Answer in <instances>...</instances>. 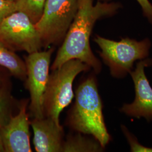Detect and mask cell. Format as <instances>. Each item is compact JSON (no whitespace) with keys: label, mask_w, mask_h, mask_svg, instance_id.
Instances as JSON below:
<instances>
[{"label":"cell","mask_w":152,"mask_h":152,"mask_svg":"<svg viewBox=\"0 0 152 152\" xmlns=\"http://www.w3.org/2000/svg\"><path fill=\"white\" fill-rule=\"evenodd\" d=\"M77 132L69 135L64 140L62 152H100L105 148L95 138Z\"/></svg>","instance_id":"12"},{"label":"cell","mask_w":152,"mask_h":152,"mask_svg":"<svg viewBox=\"0 0 152 152\" xmlns=\"http://www.w3.org/2000/svg\"><path fill=\"white\" fill-rule=\"evenodd\" d=\"M0 42L13 51H25L28 54L42 49L35 24L20 11L12 13L1 23Z\"/></svg>","instance_id":"6"},{"label":"cell","mask_w":152,"mask_h":152,"mask_svg":"<svg viewBox=\"0 0 152 152\" xmlns=\"http://www.w3.org/2000/svg\"><path fill=\"white\" fill-rule=\"evenodd\" d=\"M54 48L29 54L25 58L27 77L25 87L30 95L29 110L33 118L44 117L43 98L49 79L51 56Z\"/></svg>","instance_id":"7"},{"label":"cell","mask_w":152,"mask_h":152,"mask_svg":"<svg viewBox=\"0 0 152 152\" xmlns=\"http://www.w3.org/2000/svg\"><path fill=\"white\" fill-rule=\"evenodd\" d=\"M20 100L12 95V88H0V128L5 126L19 109Z\"/></svg>","instance_id":"13"},{"label":"cell","mask_w":152,"mask_h":152,"mask_svg":"<svg viewBox=\"0 0 152 152\" xmlns=\"http://www.w3.org/2000/svg\"><path fill=\"white\" fill-rule=\"evenodd\" d=\"M98 1H102V2H109V1H110L112 0H98Z\"/></svg>","instance_id":"20"},{"label":"cell","mask_w":152,"mask_h":152,"mask_svg":"<svg viewBox=\"0 0 152 152\" xmlns=\"http://www.w3.org/2000/svg\"><path fill=\"white\" fill-rule=\"evenodd\" d=\"M66 123L76 132L92 136L104 148L110 141L111 136L105 124L103 103L94 75L88 76L77 88L75 102Z\"/></svg>","instance_id":"2"},{"label":"cell","mask_w":152,"mask_h":152,"mask_svg":"<svg viewBox=\"0 0 152 152\" xmlns=\"http://www.w3.org/2000/svg\"><path fill=\"white\" fill-rule=\"evenodd\" d=\"M121 130L129 144L131 152H152V148L144 147L141 145L137 141L135 136L131 133L128 129L124 125H121Z\"/></svg>","instance_id":"15"},{"label":"cell","mask_w":152,"mask_h":152,"mask_svg":"<svg viewBox=\"0 0 152 152\" xmlns=\"http://www.w3.org/2000/svg\"><path fill=\"white\" fill-rule=\"evenodd\" d=\"M140 5L144 15L152 25V4L149 0H136Z\"/></svg>","instance_id":"17"},{"label":"cell","mask_w":152,"mask_h":152,"mask_svg":"<svg viewBox=\"0 0 152 152\" xmlns=\"http://www.w3.org/2000/svg\"><path fill=\"white\" fill-rule=\"evenodd\" d=\"M90 69L81 60L72 59L52 71L49 75L43 98L45 117L60 124V113L71 103L75 96L73 84L76 77Z\"/></svg>","instance_id":"3"},{"label":"cell","mask_w":152,"mask_h":152,"mask_svg":"<svg viewBox=\"0 0 152 152\" xmlns=\"http://www.w3.org/2000/svg\"><path fill=\"white\" fill-rule=\"evenodd\" d=\"M15 11V2L8 0H0V24L5 18Z\"/></svg>","instance_id":"16"},{"label":"cell","mask_w":152,"mask_h":152,"mask_svg":"<svg viewBox=\"0 0 152 152\" xmlns=\"http://www.w3.org/2000/svg\"><path fill=\"white\" fill-rule=\"evenodd\" d=\"M46 2V0H17L16 11L26 14L36 24L42 17Z\"/></svg>","instance_id":"14"},{"label":"cell","mask_w":152,"mask_h":152,"mask_svg":"<svg viewBox=\"0 0 152 152\" xmlns=\"http://www.w3.org/2000/svg\"><path fill=\"white\" fill-rule=\"evenodd\" d=\"M11 77L9 71L0 66V88H12Z\"/></svg>","instance_id":"18"},{"label":"cell","mask_w":152,"mask_h":152,"mask_svg":"<svg viewBox=\"0 0 152 152\" xmlns=\"http://www.w3.org/2000/svg\"><path fill=\"white\" fill-rule=\"evenodd\" d=\"M77 10V0H46L41 18L35 26L42 48L62 43Z\"/></svg>","instance_id":"5"},{"label":"cell","mask_w":152,"mask_h":152,"mask_svg":"<svg viewBox=\"0 0 152 152\" xmlns=\"http://www.w3.org/2000/svg\"><path fill=\"white\" fill-rule=\"evenodd\" d=\"M8 1H14V2H15L17 0H8Z\"/></svg>","instance_id":"21"},{"label":"cell","mask_w":152,"mask_h":152,"mask_svg":"<svg viewBox=\"0 0 152 152\" xmlns=\"http://www.w3.org/2000/svg\"><path fill=\"white\" fill-rule=\"evenodd\" d=\"M30 125L33 131V144L37 152H62L64 141L63 127L48 117L33 118Z\"/></svg>","instance_id":"10"},{"label":"cell","mask_w":152,"mask_h":152,"mask_svg":"<svg viewBox=\"0 0 152 152\" xmlns=\"http://www.w3.org/2000/svg\"><path fill=\"white\" fill-rule=\"evenodd\" d=\"M28 99L20 100L18 112L6 125L1 128L4 152H31L30 120L27 112Z\"/></svg>","instance_id":"9"},{"label":"cell","mask_w":152,"mask_h":152,"mask_svg":"<svg viewBox=\"0 0 152 152\" xmlns=\"http://www.w3.org/2000/svg\"><path fill=\"white\" fill-rule=\"evenodd\" d=\"M121 7L118 2L93 0H77V10L51 69L54 71L72 59L81 60L88 65L96 73L102 69L100 61L94 54L90 39L94 27L98 20L113 16Z\"/></svg>","instance_id":"1"},{"label":"cell","mask_w":152,"mask_h":152,"mask_svg":"<svg viewBox=\"0 0 152 152\" xmlns=\"http://www.w3.org/2000/svg\"><path fill=\"white\" fill-rule=\"evenodd\" d=\"M94 41L100 49L99 56L108 66L111 76L118 79L130 74L136 61L148 58L152 45L148 38L137 41L126 37L117 41L96 35Z\"/></svg>","instance_id":"4"},{"label":"cell","mask_w":152,"mask_h":152,"mask_svg":"<svg viewBox=\"0 0 152 152\" xmlns=\"http://www.w3.org/2000/svg\"><path fill=\"white\" fill-rule=\"evenodd\" d=\"M0 130H1V128H0ZM0 152H4V148L2 141L1 132H0Z\"/></svg>","instance_id":"19"},{"label":"cell","mask_w":152,"mask_h":152,"mask_svg":"<svg viewBox=\"0 0 152 152\" xmlns=\"http://www.w3.org/2000/svg\"><path fill=\"white\" fill-rule=\"evenodd\" d=\"M152 65V59L139 60L135 69L130 73L134 84L135 96L131 103L124 104L120 109L125 115L152 121V87L145 73V68Z\"/></svg>","instance_id":"8"},{"label":"cell","mask_w":152,"mask_h":152,"mask_svg":"<svg viewBox=\"0 0 152 152\" xmlns=\"http://www.w3.org/2000/svg\"><path fill=\"white\" fill-rule=\"evenodd\" d=\"M0 66L10 72L12 77L22 81L27 77V69L25 61L16 52L7 48L0 42Z\"/></svg>","instance_id":"11"}]
</instances>
